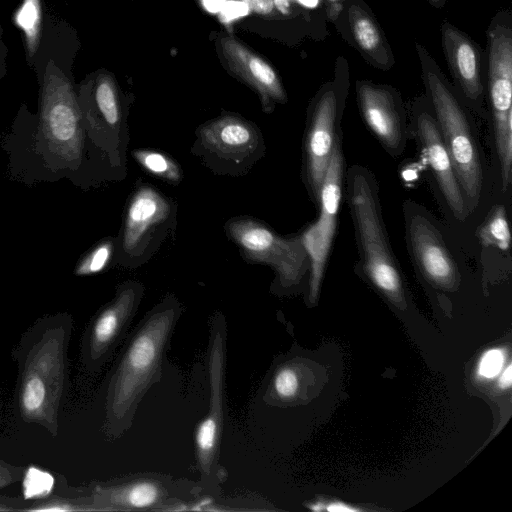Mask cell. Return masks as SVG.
Listing matches in <instances>:
<instances>
[{"label":"cell","mask_w":512,"mask_h":512,"mask_svg":"<svg viewBox=\"0 0 512 512\" xmlns=\"http://www.w3.org/2000/svg\"><path fill=\"white\" fill-rule=\"evenodd\" d=\"M179 315L176 300L155 307L131 339L111 381L107 417L114 434L125 429L148 388L159 380L165 347Z\"/></svg>","instance_id":"cell-3"},{"label":"cell","mask_w":512,"mask_h":512,"mask_svg":"<svg viewBox=\"0 0 512 512\" xmlns=\"http://www.w3.org/2000/svg\"><path fill=\"white\" fill-rule=\"evenodd\" d=\"M429 2H430L433 6H435V7H437V8H440V7H442V6L444 5L445 0H429Z\"/></svg>","instance_id":"cell-37"},{"label":"cell","mask_w":512,"mask_h":512,"mask_svg":"<svg viewBox=\"0 0 512 512\" xmlns=\"http://www.w3.org/2000/svg\"><path fill=\"white\" fill-rule=\"evenodd\" d=\"M324 510L330 512H355L360 509L342 502H331L324 508Z\"/></svg>","instance_id":"cell-32"},{"label":"cell","mask_w":512,"mask_h":512,"mask_svg":"<svg viewBox=\"0 0 512 512\" xmlns=\"http://www.w3.org/2000/svg\"><path fill=\"white\" fill-rule=\"evenodd\" d=\"M352 214L363 266L373 284L396 302L403 301L400 273L383 230L375 190L360 172L350 179Z\"/></svg>","instance_id":"cell-5"},{"label":"cell","mask_w":512,"mask_h":512,"mask_svg":"<svg viewBox=\"0 0 512 512\" xmlns=\"http://www.w3.org/2000/svg\"><path fill=\"white\" fill-rule=\"evenodd\" d=\"M336 112L335 91L325 88L314 105L305 142L307 176L316 196L335 145Z\"/></svg>","instance_id":"cell-14"},{"label":"cell","mask_w":512,"mask_h":512,"mask_svg":"<svg viewBox=\"0 0 512 512\" xmlns=\"http://www.w3.org/2000/svg\"><path fill=\"white\" fill-rule=\"evenodd\" d=\"M217 325L209 355L210 409L199 423L195 434L197 460L205 476L211 474L215 465L223 425L225 333L224 327Z\"/></svg>","instance_id":"cell-11"},{"label":"cell","mask_w":512,"mask_h":512,"mask_svg":"<svg viewBox=\"0 0 512 512\" xmlns=\"http://www.w3.org/2000/svg\"><path fill=\"white\" fill-rule=\"evenodd\" d=\"M78 98L92 152L104 155L112 166L123 165L128 133L113 78L100 74L91 91L83 92Z\"/></svg>","instance_id":"cell-9"},{"label":"cell","mask_w":512,"mask_h":512,"mask_svg":"<svg viewBox=\"0 0 512 512\" xmlns=\"http://www.w3.org/2000/svg\"><path fill=\"white\" fill-rule=\"evenodd\" d=\"M417 127L423 150L446 202L455 217L464 220L467 216L466 202L436 121L429 114L422 113Z\"/></svg>","instance_id":"cell-17"},{"label":"cell","mask_w":512,"mask_h":512,"mask_svg":"<svg viewBox=\"0 0 512 512\" xmlns=\"http://www.w3.org/2000/svg\"><path fill=\"white\" fill-rule=\"evenodd\" d=\"M225 229L247 261L271 266L285 287L299 283L310 267L301 237H282L247 217L229 220Z\"/></svg>","instance_id":"cell-8"},{"label":"cell","mask_w":512,"mask_h":512,"mask_svg":"<svg viewBox=\"0 0 512 512\" xmlns=\"http://www.w3.org/2000/svg\"><path fill=\"white\" fill-rule=\"evenodd\" d=\"M69 334L70 319L65 315L42 319L28 332L18 351L21 414L46 428L55 426L65 392Z\"/></svg>","instance_id":"cell-2"},{"label":"cell","mask_w":512,"mask_h":512,"mask_svg":"<svg viewBox=\"0 0 512 512\" xmlns=\"http://www.w3.org/2000/svg\"><path fill=\"white\" fill-rule=\"evenodd\" d=\"M487 35L489 95L503 190H506L512 164V29L506 23L493 21Z\"/></svg>","instance_id":"cell-7"},{"label":"cell","mask_w":512,"mask_h":512,"mask_svg":"<svg viewBox=\"0 0 512 512\" xmlns=\"http://www.w3.org/2000/svg\"><path fill=\"white\" fill-rule=\"evenodd\" d=\"M15 479L14 473L12 474L7 468L0 465V487L9 484Z\"/></svg>","instance_id":"cell-33"},{"label":"cell","mask_w":512,"mask_h":512,"mask_svg":"<svg viewBox=\"0 0 512 512\" xmlns=\"http://www.w3.org/2000/svg\"><path fill=\"white\" fill-rule=\"evenodd\" d=\"M114 247L112 239L104 240L96 245L78 262L75 274L86 276L102 271L110 261Z\"/></svg>","instance_id":"cell-25"},{"label":"cell","mask_w":512,"mask_h":512,"mask_svg":"<svg viewBox=\"0 0 512 512\" xmlns=\"http://www.w3.org/2000/svg\"><path fill=\"white\" fill-rule=\"evenodd\" d=\"M9 171L26 183L88 179V143L79 98L70 80L53 65L44 74L38 114L14 124L4 139Z\"/></svg>","instance_id":"cell-1"},{"label":"cell","mask_w":512,"mask_h":512,"mask_svg":"<svg viewBox=\"0 0 512 512\" xmlns=\"http://www.w3.org/2000/svg\"><path fill=\"white\" fill-rule=\"evenodd\" d=\"M416 47L444 145L471 211L478 204L483 179L477 147L465 113L438 66L425 48L419 44Z\"/></svg>","instance_id":"cell-4"},{"label":"cell","mask_w":512,"mask_h":512,"mask_svg":"<svg viewBox=\"0 0 512 512\" xmlns=\"http://www.w3.org/2000/svg\"><path fill=\"white\" fill-rule=\"evenodd\" d=\"M164 494L161 485L154 480H140L109 490L105 494L109 502L124 508L143 509L156 505Z\"/></svg>","instance_id":"cell-21"},{"label":"cell","mask_w":512,"mask_h":512,"mask_svg":"<svg viewBox=\"0 0 512 512\" xmlns=\"http://www.w3.org/2000/svg\"><path fill=\"white\" fill-rule=\"evenodd\" d=\"M133 156L148 172L166 181L177 183L182 179L179 166L162 153L149 150H135Z\"/></svg>","instance_id":"cell-24"},{"label":"cell","mask_w":512,"mask_h":512,"mask_svg":"<svg viewBox=\"0 0 512 512\" xmlns=\"http://www.w3.org/2000/svg\"><path fill=\"white\" fill-rule=\"evenodd\" d=\"M221 52L228 68L258 92L268 113L274 103H285V90L276 71L259 55L232 36L220 38Z\"/></svg>","instance_id":"cell-15"},{"label":"cell","mask_w":512,"mask_h":512,"mask_svg":"<svg viewBox=\"0 0 512 512\" xmlns=\"http://www.w3.org/2000/svg\"><path fill=\"white\" fill-rule=\"evenodd\" d=\"M356 91L367 126L391 153L399 152L404 143L403 123L391 90L371 82L358 81Z\"/></svg>","instance_id":"cell-16"},{"label":"cell","mask_w":512,"mask_h":512,"mask_svg":"<svg viewBox=\"0 0 512 512\" xmlns=\"http://www.w3.org/2000/svg\"><path fill=\"white\" fill-rule=\"evenodd\" d=\"M175 212L169 199L150 185L135 190L128 203L117 244V260L137 266L157 249L171 228Z\"/></svg>","instance_id":"cell-6"},{"label":"cell","mask_w":512,"mask_h":512,"mask_svg":"<svg viewBox=\"0 0 512 512\" xmlns=\"http://www.w3.org/2000/svg\"><path fill=\"white\" fill-rule=\"evenodd\" d=\"M343 157L335 143L319 190L320 215L302 234L304 248L319 257H328L336 230L341 198Z\"/></svg>","instance_id":"cell-13"},{"label":"cell","mask_w":512,"mask_h":512,"mask_svg":"<svg viewBox=\"0 0 512 512\" xmlns=\"http://www.w3.org/2000/svg\"><path fill=\"white\" fill-rule=\"evenodd\" d=\"M442 46L449 69L459 87L470 100L483 93L482 55L466 34L444 21L441 26Z\"/></svg>","instance_id":"cell-18"},{"label":"cell","mask_w":512,"mask_h":512,"mask_svg":"<svg viewBox=\"0 0 512 512\" xmlns=\"http://www.w3.org/2000/svg\"><path fill=\"white\" fill-rule=\"evenodd\" d=\"M301 5L307 8H315L319 4V0H297Z\"/></svg>","instance_id":"cell-36"},{"label":"cell","mask_w":512,"mask_h":512,"mask_svg":"<svg viewBox=\"0 0 512 512\" xmlns=\"http://www.w3.org/2000/svg\"><path fill=\"white\" fill-rule=\"evenodd\" d=\"M479 239L483 245L508 250L510 246V230L505 208L497 206L485 224L480 228Z\"/></svg>","instance_id":"cell-23"},{"label":"cell","mask_w":512,"mask_h":512,"mask_svg":"<svg viewBox=\"0 0 512 512\" xmlns=\"http://www.w3.org/2000/svg\"><path fill=\"white\" fill-rule=\"evenodd\" d=\"M198 144L206 156L221 164L243 167L260 156L262 138L254 125L232 115L206 123L197 131Z\"/></svg>","instance_id":"cell-10"},{"label":"cell","mask_w":512,"mask_h":512,"mask_svg":"<svg viewBox=\"0 0 512 512\" xmlns=\"http://www.w3.org/2000/svg\"><path fill=\"white\" fill-rule=\"evenodd\" d=\"M512 383V366L509 363L505 369L502 371L499 380H498V386L501 389H507L511 386Z\"/></svg>","instance_id":"cell-31"},{"label":"cell","mask_w":512,"mask_h":512,"mask_svg":"<svg viewBox=\"0 0 512 512\" xmlns=\"http://www.w3.org/2000/svg\"><path fill=\"white\" fill-rule=\"evenodd\" d=\"M409 235L417 264L433 283L452 287L457 279L456 265L432 224L420 215L410 222Z\"/></svg>","instance_id":"cell-19"},{"label":"cell","mask_w":512,"mask_h":512,"mask_svg":"<svg viewBox=\"0 0 512 512\" xmlns=\"http://www.w3.org/2000/svg\"><path fill=\"white\" fill-rule=\"evenodd\" d=\"M70 504L61 503V502H53V503H47L43 506H39L37 508H33L32 510L35 511H69L74 510Z\"/></svg>","instance_id":"cell-30"},{"label":"cell","mask_w":512,"mask_h":512,"mask_svg":"<svg viewBox=\"0 0 512 512\" xmlns=\"http://www.w3.org/2000/svg\"><path fill=\"white\" fill-rule=\"evenodd\" d=\"M248 6L240 2H229L223 9V14L227 19L240 17L247 12Z\"/></svg>","instance_id":"cell-29"},{"label":"cell","mask_w":512,"mask_h":512,"mask_svg":"<svg viewBox=\"0 0 512 512\" xmlns=\"http://www.w3.org/2000/svg\"><path fill=\"white\" fill-rule=\"evenodd\" d=\"M13 21L22 31L27 53L32 57L38 49L41 38V0H22L13 15Z\"/></svg>","instance_id":"cell-22"},{"label":"cell","mask_w":512,"mask_h":512,"mask_svg":"<svg viewBox=\"0 0 512 512\" xmlns=\"http://www.w3.org/2000/svg\"><path fill=\"white\" fill-rule=\"evenodd\" d=\"M505 351L493 348L486 351L480 358L477 366V375L482 379H492L502 371L505 363Z\"/></svg>","instance_id":"cell-28"},{"label":"cell","mask_w":512,"mask_h":512,"mask_svg":"<svg viewBox=\"0 0 512 512\" xmlns=\"http://www.w3.org/2000/svg\"><path fill=\"white\" fill-rule=\"evenodd\" d=\"M54 477L47 471L30 466L24 473L23 495L25 499L45 497L54 487Z\"/></svg>","instance_id":"cell-26"},{"label":"cell","mask_w":512,"mask_h":512,"mask_svg":"<svg viewBox=\"0 0 512 512\" xmlns=\"http://www.w3.org/2000/svg\"><path fill=\"white\" fill-rule=\"evenodd\" d=\"M142 293L139 283L124 284L97 315L85 342L84 359L89 368L95 369L105 361L136 311Z\"/></svg>","instance_id":"cell-12"},{"label":"cell","mask_w":512,"mask_h":512,"mask_svg":"<svg viewBox=\"0 0 512 512\" xmlns=\"http://www.w3.org/2000/svg\"><path fill=\"white\" fill-rule=\"evenodd\" d=\"M272 389L279 399H292L299 389L297 372L289 366L278 369L273 377Z\"/></svg>","instance_id":"cell-27"},{"label":"cell","mask_w":512,"mask_h":512,"mask_svg":"<svg viewBox=\"0 0 512 512\" xmlns=\"http://www.w3.org/2000/svg\"><path fill=\"white\" fill-rule=\"evenodd\" d=\"M205 7L210 11H218L222 8L225 0H203Z\"/></svg>","instance_id":"cell-34"},{"label":"cell","mask_w":512,"mask_h":512,"mask_svg":"<svg viewBox=\"0 0 512 512\" xmlns=\"http://www.w3.org/2000/svg\"><path fill=\"white\" fill-rule=\"evenodd\" d=\"M247 2L255 4L256 9L264 10V12H267L271 8L270 0H247Z\"/></svg>","instance_id":"cell-35"},{"label":"cell","mask_w":512,"mask_h":512,"mask_svg":"<svg viewBox=\"0 0 512 512\" xmlns=\"http://www.w3.org/2000/svg\"><path fill=\"white\" fill-rule=\"evenodd\" d=\"M347 15L358 48L375 66L388 70L393 65V55L375 19L357 2L349 5Z\"/></svg>","instance_id":"cell-20"}]
</instances>
